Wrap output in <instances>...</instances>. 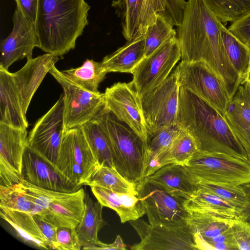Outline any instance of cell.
<instances>
[{"label":"cell","mask_w":250,"mask_h":250,"mask_svg":"<svg viewBox=\"0 0 250 250\" xmlns=\"http://www.w3.org/2000/svg\"><path fill=\"white\" fill-rule=\"evenodd\" d=\"M180 131V129L177 125L165 126L148 134L145 178L159 169L160 157L169 147Z\"/></svg>","instance_id":"cell-27"},{"label":"cell","mask_w":250,"mask_h":250,"mask_svg":"<svg viewBox=\"0 0 250 250\" xmlns=\"http://www.w3.org/2000/svg\"><path fill=\"white\" fill-rule=\"evenodd\" d=\"M104 94V107L147 142L148 130L141 97L131 82L115 83L107 87Z\"/></svg>","instance_id":"cell-13"},{"label":"cell","mask_w":250,"mask_h":250,"mask_svg":"<svg viewBox=\"0 0 250 250\" xmlns=\"http://www.w3.org/2000/svg\"><path fill=\"white\" fill-rule=\"evenodd\" d=\"M245 192L247 201L241 209L240 216L250 223V182L242 185Z\"/></svg>","instance_id":"cell-50"},{"label":"cell","mask_w":250,"mask_h":250,"mask_svg":"<svg viewBox=\"0 0 250 250\" xmlns=\"http://www.w3.org/2000/svg\"><path fill=\"white\" fill-rule=\"evenodd\" d=\"M188 212L187 222L193 232L195 244L226 231L229 229L235 219L202 211H189Z\"/></svg>","instance_id":"cell-28"},{"label":"cell","mask_w":250,"mask_h":250,"mask_svg":"<svg viewBox=\"0 0 250 250\" xmlns=\"http://www.w3.org/2000/svg\"><path fill=\"white\" fill-rule=\"evenodd\" d=\"M81 128L99 167L115 168L109 140L97 117L95 116L81 126Z\"/></svg>","instance_id":"cell-29"},{"label":"cell","mask_w":250,"mask_h":250,"mask_svg":"<svg viewBox=\"0 0 250 250\" xmlns=\"http://www.w3.org/2000/svg\"><path fill=\"white\" fill-rule=\"evenodd\" d=\"M143 0H116L112 5L123 20V34L129 41L139 35V18Z\"/></svg>","instance_id":"cell-35"},{"label":"cell","mask_w":250,"mask_h":250,"mask_svg":"<svg viewBox=\"0 0 250 250\" xmlns=\"http://www.w3.org/2000/svg\"><path fill=\"white\" fill-rule=\"evenodd\" d=\"M141 241L132 250H197L194 233L188 224L179 227L155 226L142 219L129 221Z\"/></svg>","instance_id":"cell-12"},{"label":"cell","mask_w":250,"mask_h":250,"mask_svg":"<svg viewBox=\"0 0 250 250\" xmlns=\"http://www.w3.org/2000/svg\"><path fill=\"white\" fill-rule=\"evenodd\" d=\"M64 94L36 122L27 147L55 170L63 129Z\"/></svg>","instance_id":"cell-9"},{"label":"cell","mask_w":250,"mask_h":250,"mask_svg":"<svg viewBox=\"0 0 250 250\" xmlns=\"http://www.w3.org/2000/svg\"><path fill=\"white\" fill-rule=\"evenodd\" d=\"M23 180L34 186L50 190L71 192L54 169L26 147L22 163Z\"/></svg>","instance_id":"cell-19"},{"label":"cell","mask_w":250,"mask_h":250,"mask_svg":"<svg viewBox=\"0 0 250 250\" xmlns=\"http://www.w3.org/2000/svg\"><path fill=\"white\" fill-rule=\"evenodd\" d=\"M145 179L159 185L183 202L198 189L193 176L185 166L179 164L165 165Z\"/></svg>","instance_id":"cell-18"},{"label":"cell","mask_w":250,"mask_h":250,"mask_svg":"<svg viewBox=\"0 0 250 250\" xmlns=\"http://www.w3.org/2000/svg\"><path fill=\"white\" fill-rule=\"evenodd\" d=\"M136 190L150 224L169 227L188 224L189 212L182 200L146 179L136 187Z\"/></svg>","instance_id":"cell-10"},{"label":"cell","mask_w":250,"mask_h":250,"mask_svg":"<svg viewBox=\"0 0 250 250\" xmlns=\"http://www.w3.org/2000/svg\"><path fill=\"white\" fill-rule=\"evenodd\" d=\"M224 26L204 0H188L177 37L182 61L205 62L223 81L232 98L241 80L224 45Z\"/></svg>","instance_id":"cell-1"},{"label":"cell","mask_w":250,"mask_h":250,"mask_svg":"<svg viewBox=\"0 0 250 250\" xmlns=\"http://www.w3.org/2000/svg\"><path fill=\"white\" fill-rule=\"evenodd\" d=\"M196 182L238 186L250 182L247 161L220 153L197 150L185 165Z\"/></svg>","instance_id":"cell-5"},{"label":"cell","mask_w":250,"mask_h":250,"mask_svg":"<svg viewBox=\"0 0 250 250\" xmlns=\"http://www.w3.org/2000/svg\"><path fill=\"white\" fill-rule=\"evenodd\" d=\"M62 141L82 168L86 183L99 166L81 127L64 131Z\"/></svg>","instance_id":"cell-26"},{"label":"cell","mask_w":250,"mask_h":250,"mask_svg":"<svg viewBox=\"0 0 250 250\" xmlns=\"http://www.w3.org/2000/svg\"><path fill=\"white\" fill-rule=\"evenodd\" d=\"M224 117L229 124L235 126H250V86L239 84L226 108Z\"/></svg>","instance_id":"cell-31"},{"label":"cell","mask_w":250,"mask_h":250,"mask_svg":"<svg viewBox=\"0 0 250 250\" xmlns=\"http://www.w3.org/2000/svg\"><path fill=\"white\" fill-rule=\"evenodd\" d=\"M0 208L24 212L32 215L37 214L35 206L20 184L0 189Z\"/></svg>","instance_id":"cell-38"},{"label":"cell","mask_w":250,"mask_h":250,"mask_svg":"<svg viewBox=\"0 0 250 250\" xmlns=\"http://www.w3.org/2000/svg\"><path fill=\"white\" fill-rule=\"evenodd\" d=\"M181 59V48L176 36L145 57L131 73V83L140 97L163 82Z\"/></svg>","instance_id":"cell-11"},{"label":"cell","mask_w":250,"mask_h":250,"mask_svg":"<svg viewBox=\"0 0 250 250\" xmlns=\"http://www.w3.org/2000/svg\"><path fill=\"white\" fill-rule=\"evenodd\" d=\"M183 205L188 211L208 212L218 216L235 218L240 216L241 209L217 195L199 188Z\"/></svg>","instance_id":"cell-25"},{"label":"cell","mask_w":250,"mask_h":250,"mask_svg":"<svg viewBox=\"0 0 250 250\" xmlns=\"http://www.w3.org/2000/svg\"><path fill=\"white\" fill-rule=\"evenodd\" d=\"M179 88L174 70L163 82L141 96L148 134L163 126L177 125Z\"/></svg>","instance_id":"cell-8"},{"label":"cell","mask_w":250,"mask_h":250,"mask_svg":"<svg viewBox=\"0 0 250 250\" xmlns=\"http://www.w3.org/2000/svg\"><path fill=\"white\" fill-rule=\"evenodd\" d=\"M224 45L233 66L242 81L250 66V52L247 45L234 36L224 26L222 31Z\"/></svg>","instance_id":"cell-34"},{"label":"cell","mask_w":250,"mask_h":250,"mask_svg":"<svg viewBox=\"0 0 250 250\" xmlns=\"http://www.w3.org/2000/svg\"><path fill=\"white\" fill-rule=\"evenodd\" d=\"M229 125L244 148L247 158V162L250 165V126L240 128L229 124Z\"/></svg>","instance_id":"cell-47"},{"label":"cell","mask_w":250,"mask_h":250,"mask_svg":"<svg viewBox=\"0 0 250 250\" xmlns=\"http://www.w3.org/2000/svg\"><path fill=\"white\" fill-rule=\"evenodd\" d=\"M196 246L197 250H237L230 228L217 236L197 242Z\"/></svg>","instance_id":"cell-43"},{"label":"cell","mask_w":250,"mask_h":250,"mask_svg":"<svg viewBox=\"0 0 250 250\" xmlns=\"http://www.w3.org/2000/svg\"><path fill=\"white\" fill-rule=\"evenodd\" d=\"M246 45H247V46L249 48V51L250 52V40L246 43Z\"/></svg>","instance_id":"cell-52"},{"label":"cell","mask_w":250,"mask_h":250,"mask_svg":"<svg viewBox=\"0 0 250 250\" xmlns=\"http://www.w3.org/2000/svg\"><path fill=\"white\" fill-rule=\"evenodd\" d=\"M145 35L144 55L147 57L169 39L176 36L177 33L173 26L157 14L156 21L147 28Z\"/></svg>","instance_id":"cell-36"},{"label":"cell","mask_w":250,"mask_h":250,"mask_svg":"<svg viewBox=\"0 0 250 250\" xmlns=\"http://www.w3.org/2000/svg\"><path fill=\"white\" fill-rule=\"evenodd\" d=\"M57 239L61 250H80L82 248L75 228L57 227Z\"/></svg>","instance_id":"cell-44"},{"label":"cell","mask_w":250,"mask_h":250,"mask_svg":"<svg viewBox=\"0 0 250 250\" xmlns=\"http://www.w3.org/2000/svg\"><path fill=\"white\" fill-rule=\"evenodd\" d=\"M177 125L193 138L198 150L223 153L247 162L245 151L225 117L182 86Z\"/></svg>","instance_id":"cell-2"},{"label":"cell","mask_w":250,"mask_h":250,"mask_svg":"<svg viewBox=\"0 0 250 250\" xmlns=\"http://www.w3.org/2000/svg\"><path fill=\"white\" fill-rule=\"evenodd\" d=\"M222 23L233 22L250 11V0H204Z\"/></svg>","instance_id":"cell-37"},{"label":"cell","mask_w":250,"mask_h":250,"mask_svg":"<svg viewBox=\"0 0 250 250\" xmlns=\"http://www.w3.org/2000/svg\"><path fill=\"white\" fill-rule=\"evenodd\" d=\"M25 16L35 24L39 0H15Z\"/></svg>","instance_id":"cell-48"},{"label":"cell","mask_w":250,"mask_h":250,"mask_svg":"<svg viewBox=\"0 0 250 250\" xmlns=\"http://www.w3.org/2000/svg\"><path fill=\"white\" fill-rule=\"evenodd\" d=\"M12 19V32L0 44V68L6 70L14 62L31 57L33 49L39 45L34 24L17 6Z\"/></svg>","instance_id":"cell-15"},{"label":"cell","mask_w":250,"mask_h":250,"mask_svg":"<svg viewBox=\"0 0 250 250\" xmlns=\"http://www.w3.org/2000/svg\"><path fill=\"white\" fill-rule=\"evenodd\" d=\"M62 72L76 85L94 92H99V84L107 73L103 67L101 62L91 59H86L78 67L64 70Z\"/></svg>","instance_id":"cell-30"},{"label":"cell","mask_w":250,"mask_h":250,"mask_svg":"<svg viewBox=\"0 0 250 250\" xmlns=\"http://www.w3.org/2000/svg\"><path fill=\"white\" fill-rule=\"evenodd\" d=\"M84 250H126V246L124 243L120 235H118L115 241L111 244H105L100 241L95 246H89L82 248Z\"/></svg>","instance_id":"cell-49"},{"label":"cell","mask_w":250,"mask_h":250,"mask_svg":"<svg viewBox=\"0 0 250 250\" xmlns=\"http://www.w3.org/2000/svg\"><path fill=\"white\" fill-rule=\"evenodd\" d=\"M84 0H39L35 28L38 48L58 57L75 47L88 24Z\"/></svg>","instance_id":"cell-3"},{"label":"cell","mask_w":250,"mask_h":250,"mask_svg":"<svg viewBox=\"0 0 250 250\" xmlns=\"http://www.w3.org/2000/svg\"><path fill=\"white\" fill-rule=\"evenodd\" d=\"M49 73L63 90L64 131L81 127L92 120L104 106V93L91 92L76 85L55 65L52 66Z\"/></svg>","instance_id":"cell-7"},{"label":"cell","mask_w":250,"mask_h":250,"mask_svg":"<svg viewBox=\"0 0 250 250\" xmlns=\"http://www.w3.org/2000/svg\"><path fill=\"white\" fill-rule=\"evenodd\" d=\"M42 234L49 249L61 250L57 239V227L40 218L37 215H33Z\"/></svg>","instance_id":"cell-46"},{"label":"cell","mask_w":250,"mask_h":250,"mask_svg":"<svg viewBox=\"0 0 250 250\" xmlns=\"http://www.w3.org/2000/svg\"><path fill=\"white\" fill-rule=\"evenodd\" d=\"M0 123L20 128H27L12 73L0 68Z\"/></svg>","instance_id":"cell-20"},{"label":"cell","mask_w":250,"mask_h":250,"mask_svg":"<svg viewBox=\"0 0 250 250\" xmlns=\"http://www.w3.org/2000/svg\"><path fill=\"white\" fill-rule=\"evenodd\" d=\"M240 83H244L250 86V66L244 79Z\"/></svg>","instance_id":"cell-51"},{"label":"cell","mask_w":250,"mask_h":250,"mask_svg":"<svg viewBox=\"0 0 250 250\" xmlns=\"http://www.w3.org/2000/svg\"><path fill=\"white\" fill-rule=\"evenodd\" d=\"M90 187H99L118 193L137 195L134 185L126 180L115 168L99 167L84 184Z\"/></svg>","instance_id":"cell-32"},{"label":"cell","mask_w":250,"mask_h":250,"mask_svg":"<svg viewBox=\"0 0 250 250\" xmlns=\"http://www.w3.org/2000/svg\"><path fill=\"white\" fill-rule=\"evenodd\" d=\"M59 59V57L47 53L34 58L31 57L27 59L26 63L21 68L12 73L22 109L25 116L34 94L45 75Z\"/></svg>","instance_id":"cell-16"},{"label":"cell","mask_w":250,"mask_h":250,"mask_svg":"<svg viewBox=\"0 0 250 250\" xmlns=\"http://www.w3.org/2000/svg\"><path fill=\"white\" fill-rule=\"evenodd\" d=\"M196 183L199 188L217 195L241 209L246 203V195L242 185L233 186L201 181Z\"/></svg>","instance_id":"cell-39"},{"label":"cell","mask_w":250,"mask_h":250,"mask_svg":"<svg viewBox=\"0 0 250 250\" xmlns=\"http://www.w3.org/2000/svg\"><path fill=\"white\" fill-rule=\"evenodd\" d=\"M230 229L237 250H250V223L239 216L233 220Z\"/></svg>","instance_id":"cell-42"},{"label":"cell","mask_w":250,"mask_h":250,"mask_svg":"<svg viewBox=\"0 0 250 250\" xmlns=\"http://www.w3.org/2000/svg\"><path fill=\"white\" fill-rule=\"evenodd\" d=\"M229 31L243 43L250 40V11L232 22Z\"/></svg>","instance_id":"cell-45"},{"label":"cell","mask_w":250,"mask_h":250,"mask_svg":"<svg viewBox=\"0 0 250 250\" xmlns=\"http://www.w3.org/2000/svg\"><path fill=\"white\" fill-rule=\"evenodd\" d=\"M104 206L85 193V208L82 218L75 230L82 248L96 245L100 241L98 233L107 224L103 218Z\"/></svg>","instance_id":"cell-24"},{"label":"cell","mask_w":250,"mask_h":250,"mask_svg":"<svg viewBox=\"0 0 250 250\" xmlns=\"http://www.w3.org/2000/svg\"><path fill=\"white\" fill-rule=\"evenodd\" d=\"M187 4L185 0H166L164 9L157 14L172 26L178 27L183 21Z\"/></svg>","instance_id":"cell-41"},{"label":"cell","mask_w":250,"mask_h":250,"mask_svg":"<svg viewBox=\"0 0 250 250\" xmlns=\"http://www.w3.org/2000/svg\"><path fill=\"white\" fill-rule=\"evenodd\" d=\"M90 188L97 201L115 211L123 223L140 218L146 213L142 201L136 195L115 192L99 187Z\"/></svg>","instance_id":"cell-21"},{"label":"cell","mask_w":250,"mask_h":250,"mask_svg":"<svg viewBox=\"0 0 250 250\" xmlns=\"http://www.w3.org/2000/svg\"><path fill=\"white\" fill-rule=\"evenodd\" d=\"M85 193L82 188L62 192L45 210L36 215L56 227L75 228L84 212Z\"/></svg>","instance_id":"cell-17"},{"label":"cell","mask_w":250,"mask_h":250,"mask_svg":"<svg viewBox=\"0 0 250 250\" xmlns=\"http://www.w3.org/2000/svg\"><path fill=\"white\" fill-rule=\"evenodd\" d=\"M145 35L133 38L112 53L104 57L101 62L107 72L132 73L144 58Z\"/></svg>","instance_id":"cell-22"},{"label":"cell","mask_w":250,"mask_h":250,"mask_svg":"<svg viewBox=\"0 0 250 250\" xmlns=\"http://www.w3.org/2000/svg\"><path fill=\"white\" fill-rule=\"evenodd\" d=\"M96 117L109 140L115 169L136 188L145 178L147 142L104 105Z\"/></svg>","instance_id":"cell-4"},{"label":"cell","mask_w":250,"mask_h":250,"mask_svg":"<svg viewBox=\"0 0 250 250\" xmlns=\"http://www.w3.org/2000/svg\"><path fill=\"white\" fill-rule=\"evenodd\" d=\"M174 71L180 86L202 98L224 116L231 97L223 81L205 62L181 61Z\"/></svg>","instance_id":"cell-6"},{"label":"cell","mask_w":250,"mask_h":250,"mask_svg":"<svg viewBox=\"0 0 250 250\" xmlns=\"http://www.w3.org/2000/svg\"><path fill=\"white\" fill-rule=\"evenodd\" d=\"M0 216L12 227L17 236L24 242L39 249H49L45 237L33 215L0 208Z\"/></svg>","instance_id":"cell-23"},{"label":"cell","mask_w":250,"mask_h":250,"mask_svg":"<svg viewBox=\"0 0 250 250\" xmlns=\"http://www.w3.org/2000/svg\"><path fill=\"white\" fill-rule=\"evenodd\" d=\"M197 150L193 138L181 129L168 149L159 160V168L170 164L185 166Z\"/></svg>","instance_id":"cell-33"},{"label":"cell","mask_w":250,"mask_h":250,"mask_svg":"<svg viewBox=\"0 0 250 250\" xmlns=\"http://www.w3.org/2000/svg\"><path fill=\"white\" fill-rule=\"evenodd\" d=\"M166 0H143L139 18V35H145L147 28L156 21V14L164 7Z\"/></svg>","instance_id":"cell-40"},{"label":"cell","mask_w":250,"mask_h":250,"mask_svg":"<svg viewBox=\"0 0 250 250\" xmlns=\"http://www.w3.org/2000/svg\"><path fill=\"white\" fill-rule=\"evenodd\" d=\"M27 128L0 123V189L22 180V163L27 146Z\"/></svg>","instance_id":"cell-14"}]
</instances>
